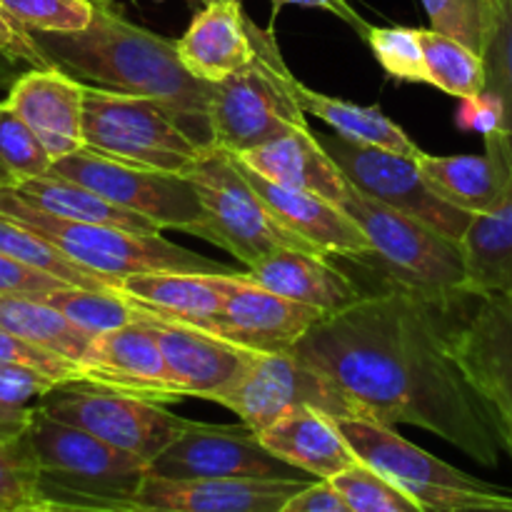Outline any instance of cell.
Instances as JSON below:
<instances>
[{
  "mask_svg": "<svg viewBox=\"0 0 512 512\" xmlns=\"http://www.w3.org/2000/svg\"><path fill=\"white\" fill-rule=\"evenodd\" d=\"M455 123H458L460 130H473V133H480L483 138L490 133H498V130H503L505 123L503 103L493 93L483 90L480 95L463 100Z\"/></svg>",
  "mask_w": 512,
  "mask_h": 512,
  "instance_id": "f6af8a7d",
  "label": "cell"
},
{
  "mask_svg": "<svg viewBox=\"0 0 512 512\" xmlns=\"http://www.w3.org/2000/svg\"><path fill=\"white\" fill-rule=\"evenodd\" d=\"M85 85L60 68H33L8 90L5 103L33 128L50 158L60 160L85 148Z\"/></svg>",
  "mask_w": 512,
  "mask_h": 512,
  "instance_id": "7402d4cb",
  "label": "cell"
},
{
  "mask_svg": "<svg viewBox=\"0 0 512 512\" xmlns=\"http://www.w3.org/2000/svg\"><path fill=\"white\" fill-rule=\"evenodd\" d=\"M0 163L13 173L15 183L48 175L55 163L33 128L5 100L0 103Z\"/></svg>",
  "mask_w": 512,
  "mask_h": 512,
  "instance_id": "ab89813d",
  "label": "cell"
},
{
  "mask_svg": "<svg viewBox=\"0 0 512 512\" xmlns=\"http://www.w3.org/2000/svg\"><path fill=\"white\" fill-rule=\"evenodd\" d=\"M245 273L263 288L328 315L350 308L365 295L328 255L300 248L275 250Z\"/></svg>",
  "mask_w": 512,
  "mask_h": 512,
  "instance_id": "d4e9b609",
  "label": "cell"
},
{
  "mask_svg": "<svg viewBox=\"0 0 512 512\" xmlns=\"http://www.w3.org/2000/svg\"><path fill=\"white\" fill-rule=\"evenodd\" d=\"M203 3H210V0H203Z\"/></svg>",
  "mask_w": 512,
  "mask_h": 512,
  "instance_id": "11a10c76",
  "label": "cell"
},
{
  "mask_svg": "<svg viewBox=\"0 0 512 512\" xmlns=\"http://www.w3.org/2000/svg\"><path fill=\"white\" fill-rule=\"evenodd\" d=\"M85 148L143 168L188 173L205 150L165 105L85 85Z\"/></svg>",
  "mask_w": 512,
  "mask_h": 512,
  "instance_id": "9c48e42d",
  "label": "cell"
},
{
  "mask_svg": "<svg viewBox=\"0 0 512 512\" xmlns=\"http://www.w3.org/2000/svg\"><path fill=\"white\" fill-rule=\"evenodd\" d=\"M280 512H355L330 480H315L288 500Z\"/></svg>",
  "mask_w": 512,
  "mask_h": 512,
  "instance_id": "7dc6e473",
  "label": "cell"
},
{
  "mask_svg": "<svg viewBox=\"0 0 512 512\" xmlns=\"http://www.w3.org/2000/svg\"><path fill=\"white\" fill-rule=\"evenodd\" d=\"M10 190L23 203L33 205L35 210H43L48 215H55V218L90 225H110V228H125L135 230V233H163L158 225L150 223L143 215L118 208V205L105 200L95 190L73 183V180L63 178V175L48 173L38 175V178H25L10 185Z\"/></svg>",
  "mask_w": 512,
  "mask_h": 512,
  "instance_id": "83f0119b",
  "label": "cell"
},
{
  "mask_svg": "<svg viewBox=\"0 0 512 512\" xmlns=\"http://www.w3.org/2000/svg\"><path fill=\"white\" fill-rule=\"evenodd\" d=\"M63 288H73V285L63 283V280L53 278V275L48 273H40V270L30 268V265L20 263V260L0 253V295L43 300L48 298L50 293Z\"/></svg>",
  "mask_w": 512,
  "mask_h": 512,
  "instance_id": "ee69618b",
  "label": "cell"
},
{
  "mask_svg": "<svg viewBox=\"0 0 512 512\" xmlns=\"http://www.w3.org/2000/svg\"><path fill=\"white\" fill-rule=\"evenodd\" d=\"M48 512H153L140 505H48Z\"/></svg>",
  "mask_w": 512,
  "mask_h": 512,
  "instance_id": "681fc988",
  "label": "cell"
},
{
  "mask_svg": "<svg viewBox=\"0 0 512 512\" xmlns=\"http://www.w3.org/2000/svg\"><path fill=\"white\" fill-rule=\"evenodd\" d=\"M365 40H368L370 50L390 78L403 80V83L430 85L420 28H403V25L375 28V25H370Z\"/></svg>",
  "mask_w": 512,
  "mask_h": 512,
  "instance_id": "74e56055",
  "label": "cell"
},
{
  "mask_svg": "<svg viewBox=\"0 0 512 512\" xmlns=\"http://www.w3.org/2000/svg\"><path fill=\"white\" fill-rule=\"evenodd\" d=\"M43 300L58 308L60 313L68 315L78 328H83L93 338L138 323L135 305L123 293H115V290L63 288L55 290Z\"/></svg>",
  "mask_w": 512,
  "mask_h": 512,
  "instance_id": "e575fe53",
  "label": "cell"
},
{
  "mask_svg": "<svg viewBox=\"0 0 512 512\" xmlns=\"http://www.w3.org/2000/svg\"><path fill=\"white\" fill-rule=\"evenodd\" d=\"M480 55L485 63V90L503 103V133L512 143V0H493V15Z\"/></svg>",
  "mask_w": 512,
  "mask_h": 512,
  "instance_id": "d590c367",
  "label": "cell"
},
{
  "mask_svg": "<svg viewBox=\"0 0 512 512\" xmlns=\"http://www.w3.org/2000/svg\"><path fill=\"white\" fill-rule=\"evenodd\" d=\"M0 328L20 335L48 353L83 363L93 345V335L73 323L65 313L35 298L0 295Z\"/></svg>",
  "mask_w": 512,
  "mask_h": 512,
  "instance_id": "4dcf8cb0",
  "label": "cell"
},
{
  "mask_svg": "<svg viewBox=\"0 0 512 512\" xmlns=\"http://www.w3.org/2000/svg\"><path fill=\"white\" fill-rule=\"evenodd\" d=\"M273 3V10L278 13L280 8H285V5H298V8H318V10H325V13L330 15H338L343 23H348L350 28L358 30L360 35L365 38V33L370 30V25L365 23L363 18H360L358 13H355L353 8H350L345 0H270Z\"/></svg>",
  "mask_w": 512,
  "mask_h": 512,
  "instance_id": "c3c4849f",
  "label": "cell"
},
{
  "mask_svg": "<svg viewBox=\"0 0 512 512\" xmlns=\"http://www.w3.org/2000/svg\"><path fill=\"white\" fill-rule=\"evenodd\" d=\"M50 173L95 190L118 208L148 218L160 230H180L190 235V230L205 218L203 200L193 180L183 173L123 163L90 148L55 160Z\"/></svg>",
  "mask_w": 512,
  "mask_h": 512,
  "instance_id": "7c38bea8",
  "label": "cell"
},
{
  "mask_svg": "<svg viewBox=\"0 0 512 512\" xmlns=\"http://www.w3.org/2000/svg\"><path fill=\"white\" fill-rule=\"evenodd\" d=\"M430 28L483 53L493 0H423Z\"/></svg>",
  "mask_w": 512,
  "mask_h": 512,
  "instance_id": "b9f144b4",
  "label": "cell"
},
{
  "mask_svg": "<svg viewBox=\"0 0 512 512\" xmlns=\"http://www.w3.org/2000/svg\"><path fill=\"white\" fill-rule=\"evenodd\" d=\"M43 505H138L148 463L38 408L33 425Z\"/></svg>",
  "mask_w": 512,
  "mask_h": 512,
  "instance_id": "5b68a950",
  "label": "cell"
},
{
  "mask_svg": "<svg viewBox=\"0 0 512 512\" xmlns=\"http://www.w3.org/2000/svg\"><path fill=\"white\" fill-rule=\"evenodd\" d=\"M360 463L413 495L428 512H455L473 505H512L510 490L495 488L405 440L393 425L373 418L338 420Z\"/></svg>",
  "mask_w": 512,
  "mask_h": 512,
  "instance_id": "ba28073f",
  "label": "cell"
},
{
  "mask_svg": "<svg viewBox=\"0 0 512 512\" xmlns=\"http://www.w3.org/2000/svg\"><path fill=\"white\" fill-rule=\"evenodd\" d=\"M235 158L253 173L263 175L265 180L283 188L308 190V193L323 195V198L340 200L350 193L353 185L348 183L340 165L335 163L308 125L295 128L280 138L238 153Z\"/></svg>",
  "mask_w": 512,
  "mask_h": 512,
  "instance_id": "cb8c5ba5",
  "label": "cell"
},
{
  "mask_svg": "<svg viewBox=\"0 0 512 512\" xmlns=\"http://www.w3.org/2000/svg\"><path fill=\"white\" fill-rule=\"evenodd\" d=\"M185 175L193 180L205 210V218L190 230V235L223 248L238 258L245 270L280 248L318 253L275 218L230 150L210 145Z\"/></svg>",
  "mask_w": 512,
  "mask_h": 512,
  "instance_id": "8992f818",
  "label": "cell"
},
{
  "mask_svg": "<svg viewBox=\"0 0 512 512\" xmlns=\"http://www.w3.org/2000/svg\"><path fill=\"white\" fill-rule=\"evenodd\" d=\"M228 275L205 273H145L120 280V293L133 303L208 330L225 300Z\"/></svg>",
  "mask_w": 512,
  "mask_h": 512,
  "instance_id": "4316f807",
  "label": "cell"
},
{
  "mask_svg": "<svg viewBox=\"0 0 512 512\" xmlns=\"http://www.w3.org/2000/svg\"><path fill=\"white\" fill-rule=\"evenodd\" d=\"M0 10L28 33H78L93 20L95 0H3Z\"/></svg>",
  "mask_w": 512,
  "mask_h": 512,
  "instance_id": "f35d334b",
  "label": "cell"
},
{
  "mask_svg": "<svg viewBox=\"0 0 512 512\" xmlns=\"http://www.w3.org/2000/svg\"><path fill=\"white\" fill-rule=\"evenodd\" d=\"M465 298L438 300L388 283L325 315L290 353L335 380L365 418L430 430L498 468L503 445L448 350L450 320Z\"/></svg>",
  "mask_w": 512,
  "mask_h": 512,
  "instance_id": "6da1fadb",
  "label": "cell"
},
{
  "mask_svg": "<svg viewBox=\"0 0 512 512\" xmlns=\"http://www.w3.org/2000/svg\"><path fill=\"white\" fill-rule=\"evenodd\" d=\"M448 350L512 458V298L468 295L450 320Z\"/></svg>",
  "mask_w": 512,
  "mask_h": 512,
  "instance_id": "30bf717a",
  "label": "cell"
},
{
  "mask_svg": "<svg viewBox=\"0 0 512 512\" xmlns=\"http://www.w3.org/2000/svg\"><path fill=\"white\" fill-rule=\"evenodd\" d=\"M310 483L315 480H168L148 475L135 503L153 512H280Z\"/></svg>",
  "mask_w": 512,
  "mask_h": 512,
  "instance_id": "ffe728a7",
  "label": "cell"
},
{
  "mask_svg": "<svg viewBox=\"0 0 512 512\" xmlns=\"http://www.w3.org/2000/svg\"><path fill=\"white\" fill-rule=\"evenodd\" d=\"M0 5H3V0H0Z\"/></svg>",
  "mask_w": 512,
  "mask_h": 512,
  "instance_id": "9f6ffc18",
  "label": "cell"
},
{
  "mask_svg": "<svg viewBox=\"0 0 512 512\" xmlns=\"http://www.w3.org/2000/svg\"><path fill=\"white\" fill-rule=\"evenodd\" d=\"M0 365H28V368H35L55 378L58 383H78V380H83L78 363L48 353V350L28 343V340L5 328H0Z\"/></svg>",
  "mask_w": 512,
  "mask_h": 512,
  "instance_id": "7bdbcfd3",
  "label": "cell"
},
{
  "mask_svg": "<svg viewBox=\"0 0 512 512\" xmlns=\"http://www.w3.org/2000/svg\"><path fill=\"white\" fill-rule=\"evenodd\" d=\"M473 295L512 298V200L490 215H475L463 238Z\"/></svg>",
  "mask_w": 512,
  "mask_h": 512,
  "instance_id": "f546056e",
  "label": "cell"
},
{
  "mask_svg": "<svg viewBox=\"0 0 512 512\" xmlns=\"http://www.w3.org/2000/svg\"><path fill=\"white\" fill-rule=\"evenodd\" d=\"M330 483L355 512H428L400 485L360 460Z\"/></svg>",
  "mask_w": 512,
  "mask_h": 512,
  "instance_id": "8d00e7d4",
  "label": "cell"
},
{
  "mask_svg": "<svg viewBox=\"0 0 512 512\" xmlns=\"http://www.w3.org/2000/svg\"><path fill=\"white\" fill-rule=\"evenodd\" d=\"M253 20L240 0H210L175 40L180 60L195 78L215 85L253 60Z\"/></svg>",
  "mask_w": 512,
  "mask_h": 512,
  "instance_id": "603a6c76",
  "label": "cell"
},
{
  "mask_svg": "<svg viewBox=\"0 0 512 512\" xmlns=\"http://www.w3.org/2000/svg\"><path fill=\"white\" fill-rule=\"evenodd\" d=\"M0 253L20 260L30 268L40 270V273L53 275V278L63 280L73 288L115 290V293H120V280L103 278V275L83 268L75 260H70L63 250L55 248L50 240H45L43 235L33 233L30 228L15 223L3 213H0Z\"/></svg>",
  "mask_w": 512,
  "mask_h": 512,
  "instance_id": "1f68e13d",
  "label": "cell"
},
{
  "mask_svg": "<svg viewBox=\"0 0 512 512\" xmlns=\"http://www.w3.org/2000/svg\"><path fill=\"white\" fill-rule=\"evenodd\" d=\"M0 85H5V78H0Z\"/></svg>",
  "mask_w": 512,
  "mask_h": 512,
  "instance_id": "db71d44e",
  "label": "cell"
},
{
  "mask_svg": "<svg viewBox=\"0 0 512 512\" xmlns=\"http://www.w3.org/2000/svg\"><path fill=\"white\" fill-rule=\"evenodd\" d=\"M250 33L253 60L215 83L210 93L213 145L235 155L308 125L298 100V78L285 65L273 28L250 23Z\"/></svg>",
  "mask_w": 512,
  "mask_h": 512,
  "instance_id": "277c9868",
  "label": "cell"
},
{
  "mask_svg": "<svg viewBox=\"0 0 512 512\" xmlns=\"http://www.w3.org/2000/svg\"><path fill=\"white\" fill-rule=\"evenodd\" d=\"M8 512H48V505H28V508H18V510H8Z\"/></svg>",
  "mask_w": 512,
  "mask_h": 512,
  "instance_id": "f5cc1de1",
  "label": "cell"
},
{
  "mask_svg": "<svg viewBox=\"0 0 512 512\" xmlns=\"http://www.w3.org/2000/svg\"><path fill=\"white\" fill-rule=\"evenodd\" d=\"M415 163L440 200L470 215L498 213L512 200V143L503 130L485 135V155L420 153Z\"/></svg>",
  "mask_w": 512,
  "mask_h": 512,
  "instance_id": "d6986e66",
  "label": "cell"
},
{
  "mask_svg": "<svg viewBox=\"0 0 512 512\" xmlns=\"http://www.w3.org/2000/svg\"><path fill=\"white\" fill-rule=\"evenodd\" d=\"M298 100L305 113L315 115L335 130V135L353 143L378 145V148L393 150V153L418 158L423 150L410 140V135L390 120L378 105H358L348 100L333 98V95L318 93L298 80Z\"/></svg>",
  "mask_w": 512,
  "mask_h": 512,
  "instance_id": "f1b7e54d",
  "label": "cell"
},
{
  "mask_svg": "<svg viewBox=\"0 0 512 512\" xmlns=\"http://www.w3.org/2000/svg\"><path fill=\"white\" fill-rule=\"evenodd\" d=\"M40 410L145 460L148 468L190 423L188 418L170 413L158 400L118 393L83 380L58 385L45 395Z\"/></svg>",
  "mask_w": 512,
  "mask_h": 512,
  "instance_id": "8fae6325",
  "label": "cell"
},
{
  "mask_svg": "<svg viewBox=\"0 0 512 512\" xmlns=\"http://www.w3.org/2000/svg\"><path fill=\"white\" fill-rule=\"evenodd\" d=\"M455 512H512V505H473V508H463Z\"/></svg>",
  "mask_w": 512,
  "mask_h": 512,
  "instance_id": "f907efd6",
  "label": "cell"
},
{
  "mask_svg": "<svg viewBox=\"0 0 512 512\" xmlns=\"http://www.w3.org/2000/svg\"><path fill=\"white\" fill-rule=\"evenodd\" d=\"M133 305L138 310L140 323L148 325L153 338L158 340L170 375H173L175 385L183 390L185 398H203L218 403L263 355L230 343L210 330L165 318L138 303Z\"/></svg>",
  "mask_w": 512,
  "mask_h": 512,
  "instance_id": "2e32d148",
  "label": "cell"
},
{
  "mask_svg": "<svg viewBox=\"0 0 512 512\" xmlns=\"http://www.w3.org/2000/svg\"><path fill=\"white\" fill-rule=\"evenodd\" d=\"M245 175L258 190L260 198L273 210L275 218L290 233L313 245L318 253L328 255V258L338 255V258L350 260H368L373 255V243L365 235V230L355 223L353 215L340 203L323 198V195L308 193V190L275 185L248 168H245Z\"/></svg>",
  "mask_w": 512,
  "mask_h": 512,
  "instance_id": "44dd1931",
  "label": "cell"
},
{
  "mask_svg": "<svg viewBox=\"0 0 512 512\" xmlns=\"http://www.w3.org/2000/svg\"><path fill=\"white\" fill-rule=\"evenodd\" d=\"M80 373L83 383L118 390V393L138 395L158 403L185 400L183 390L170 375L158 340L140 320L113 333L98 335L80 363Z\"/></svg>",
  "mask_w": 512,
  "mask_h": 512,
  "instance_id": "ac0fdd59",
  "label": "cell"
},
{
  "mask_svg": "<svg viewBox=\"0 0 512 512\" xmlns=\"http://www.w3.org/2000/svg\"><path fill=\"white\" fill-rule=\"evenodd\" d=\"M258 435L270 453L315 480H333L358 463L338 420L320 410H300Z\"/></svg>",
  "mask_w": 512,
  "mask_h": 512,
  "instance_id": "484cf974",
  "label": "cell"
},
{
  "mask_svg": "<svg viewBox=\"0 0 512 512\" xmlns=\"http://www.w3.org/2000/svg\"><path fill=\"white\" fill-rule=\"evenodd\" d=\"M0 213L33 233L43 235L78 265L110 280L145 273L243 275L238 268H230V265L170 243L160 233H135V230L110 228V225L55 218L23 203L10 188L0 190Z\"/></svg>",
  "mask_w": 512,
  "mask_h": 512,
  "instance_id": "3957f363",
  "label": "cell"
},
{
  "mask_svg": "<svg viewBox=\"0 0 512 512\" xmlns=\"http://www.w3.org/2000/svg\"><path fill=\"white\" fill-rule=\"evenodd\" d=\"M33 38L53 68L90 88L155 100L200 145H213V85L185 68L175 40L130 23L110 0H95L93 20L78 33H33Z\"/></svg>",
  "mask_w": 512,
  "mask_h": 512,
  "instance_id": "7a4b0ae2",
  "label": "cell"
},
{
  "mask_svg": "<svg viewBox=\"0 0 512 512\" xmlns=\"http://www.w3.org/2000/svg\"><path fill=\"white\" fill-rule=\"evenodd\" d=\"M0 55L10 63L20 60V63H28L33 68H53L43 55V50L38 48V43H35L33 33L15 25L3 10H0Z\"/></svg>",
  "mask_w": 512,
  "mask_h": 512,
  "instance_id": "bcb514c9",
  "label": "cell"
},
{
  "mask_svg": "<svg viewBox=\"0 0 512 512\" xmlns=\"http://www.w3.org/2000/svg\"><path fill=\"white\" fill-rule=\"evenodd\" d=\"M325 315L263 288L243 273L225 278L223 308L208 330L255 353H290Z\"/></svg>",
  "mask_w": 512,
  "mask_h": 512,
  "instance_id": "e0dca14e",
  "label": "cell"
},
{
  "mask_svg": "<svg viewBox=\"0 0 512 512\" xmlns=\"http://www.w3.org/2000/svg\"><path fill=\"white\" fill-rule=\"evenodd\" d=\"M218 405L238 413L255 433L300 410H320L335 420L365 418L360 405L335 380L293 353L260 355Z\"/></svg>",
  "mask_w": 512,
  "mask_h": 512,
  "instance_id": "4fadbf2b",
  "label": "cell"
},
{
  "mask_svg": "<svg viewBox=\"0 0 512 512\" xmlns=\"http://www.w3.org/2000/svg\"><path fill=\"white\" fill-rule=\"evenodd\" d=\"M148 475L168 480L310 478L270 453L248 425H208L195 420L150 463Z\"/></svg>",
  "mask_w": 512,
  "mask_h": 512,
  "instance_id": "9a60e30c",
  "label": "cell"
},
{
  "mask_svg": "<svg viewBox=\"0 0 512 512\" xmlns=\"http://www.w3.org/2000/svg\"><path fill=\"white\" fill-rule=\"evenodd\" d=\"M58 385L55 378L28 365H0V423H28L45 395Z\"/></svg>",
  "mask_w": 512,
  "mask_h": 512,
  "instance_id": "60d3db41",
  "label": "cell"
},
{
  "mask_svg": "<svg viewBox=\"0 0 512 512\" xmlns=\"http://www.w3.org/2000/svg\"><path fill=\"white\" fill-rule=\"evenodd\" d=\"M10 185H15V178H13V173H10V170L5 168L3 163H0V190L10 188Z\"/></svg>",
  "mask_w": 512,
  "mask_h": 512,
  "instance_id": "816d5d0a",
  "label": "cell"
},
{
  "mask_svg": "<svg viewBox=\"0 0 512 512\" xmlns=\"http://www.w3.org/2000/svg\"><path fill=\"white\" fill-rule=\"evenodd\" d=\"M30 425H33V420H28V423H0V512L43 503Z\"/></svg>",
  "mask_w": 512,
  "mask_h": 512,
  "instance_id": "836d02e7",
  "label": "cell"
},
{
  "mask_svg": "<svg viewBox=\"0 0 512 512\" xmlns=\"http://www.w3.org/2000/svg\"><path fill=\"white\" fill-rule=\"evenodd\" d=\"M428 65L430 85L443 90L453 98H473L485 90V63L483 55L475 53L470 45L450 38L433 28H420Z\"/></svg>",
  "mask_w": 512,
  "mask_h": 512,
  "instance_id": "d6a6232c",
  "label": "cell"
},
{
  "mask_svg": "<svg viewBox=\"0 0 512 512\" xmlns=\"http://www.w3.org/2000/svg\"><path fill=\"white\" fill-rule=\"evenodd\" d=\"M340 205L370 238L373 255L368 260L380 263L388 283L438 300L473 295L468 288L463 243L445 238L438 230L355 188H350Z\"/></svg>",
  "mask_w": 512,
  "mask_h": 512,
  "instance_id": "52a82bcc",
  "label": "cell"
},
{
  "mask_svg": "<svg viewBox=\"0 0 512 512\" xmlns=\"http://www.w3.org/2000/svg\"><path fill=\"white\" fill-rule=\"evenodd\" d=\"M318 140L355 190L420 220L445 238L463 243L475 215L440 200L425 185L415 158L378 145L353 143L340 135H318Z\"/></svg>",
  "mask_w": 512,
  "mask_h": 512,
  "instance_id": "5bb4252c",
  "label": "cell"
}]
</instances>
